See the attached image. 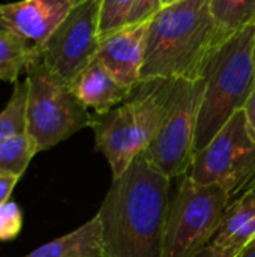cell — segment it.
<instances>
[{
    "label": "cell",
    "instance_id": "1",
    "mask_svg": "<svg viewBox=\"0 0 255 257\" xmlns=\"http://www.w3.org/2000/svg\"><path fill=\"white\" fill-rule=\"evenodd\" d=\"M171 179L146 157L113 178L98 211L104 257H164Z\"/></svg>",
    "mask_w": 255,
    "mask_h": 257
},
{
    "label": "cell",
    "instance_id": "2",
    "mask_svg": "<svg viewBox=\"0 0 255 257\" xmlns=\"http://www.w3.org/2000/svg\"><path fill=\"white\" fill-rule=\"evenodd\" d=\"M230 33L212 17L210 0H177L162 6L149 20L141 80L195 81L209 54Z\"/></svg>",
    "mask_w": 255,
    "mask_h": 257
},
{
    "label": "cell",
    "instance_id": "3",
    "mask_svg": "<svg viewBox=\"0 0 255 257\" xmlns=\"http://www.w3.org/2000/svg\"><path fill=\"white\" fill-rule=\"evenodd\" d=\"M201 98L194 149L201 151L242 110L255 89V23L227 36L209 54L200 75Z\"/></svg>",
    "mask_w": 255,
    "mask_h": 257
},
{
    "label": "cell",
    "instance_id": "4",
    "mask_svg": "<svg viewBox=\"0 0 255 257\" xmlns=\"http://www.w3.org/2000/svg\"><path fill=\"white\" fill-rule=\"evenodd\" d=\"M173 81L141 80L126 101L92 116L96 151L107 158L113 178H119L152 143L165 114Z\"/></svg>",
    "mask_w": 255,
    "mask_h": 257
},
{
    "label": "cell",
    "instance_id": "5",
    "mask_svg": "<svg viewBox=\"0 0 255 257\" xmlns=\"http://www.w3.org/2000/svg\"><path fill=\"white\" fill-rule=\"evenodd\" d=\"M29 84L26 133L36 151H48L83 128H90L92 116L71 84L54 75L42 62L39 50L27 65Z\"/></svg>",
    "mask_w": 255,
    "mask_h": 257
},
{
    "label": "cell",
    "instance_id": "6",
    "mask_svg": "<svg viewBox=\"0 0 255 257\" xmlns=\"http://www.w3.org/2000/svg\"><path fill=\"white\" fill-rule=\"evenodd\" d=\"M230 205L219 185H203L185 175L170 202L164 257H195L215 236Z\"/></svg>",
    "mask_w": 255,
    "mask_h": 257
},
{
    "label": "cell",
    "instance_id": "7",
    "mask_svg": "<svg viewBox=\"0 0 255 257\" xmlns=\"http://www.w3.org/2000/svg\"><path fill=\"white\" fill-rule=\"evenodd\" d=\"M200 98V78H176L158 133L143 152L146 160L170 179L188 175L192 166Z\"/></svg>",
    "mask_w": 255,
    "mask_h": 257
},
{
    "label": "cell",
    "instance_id": "8",
    "mask_svg": "<svg viewBox=\"0 0 255 257\" xmlns=\"http://www.w3.org/2000/svg\"><path fill=\"white\" fill-rule=\"evenodd\" d=\"M254 167L255 140L242 108L201 151L195 152L189 176L197 184L219 185L231 197Z\"/></svg>",
    "mask_w": 255,
    "mask_h": 257
},
{
    "label": "cell",
    "instance_id": "9",
    "mask_svg": "<svg viewBox=\"0 0 255 257\" xmlns=\"http://www.w3.org/2000/svg\"><path fill=\"white\" fill-rule=\"evenodd\" d=\"M101 0L77 5L50 38L38 45L45 66L60 80L72 84L78 74L96 57L99 48Z\"/></svg>",
    "mask_w": 255,
    "mask_h": 257
},
{
    "label": "cell",
    "instance_id": "10",
    "mask_svg": "<svg viewBox=\"0 0 255 257\" xmlns=\"http://www.w3.org/2000/svg\"><path fill=\"white\" fill-rule=\"evenodd\" d=\"M84 0H21L0 5V23L42 45L69 12Z\"/></svg>",
    "mask_w": 255,
    "mask_h": 257
},
{
    "label": "cell",
    "instance_id": "11",
    "mask_svg": "<svg viewBox=\"0 0 255 257\" xmlns=\"http://www.w3.org/2000/svg\"><path fill=\"white\" fill-rule=\"evenodd\" d=\"M147 26L149 20L126 24L99 42L96 59L125 86L132 87L141 80Z\"/></svg>",
    "mask_w": 255,
    "mask_h": 257
},
{
    "label": "cell",
    "instance_id": "12",
    "mask_svg": "<svg viewBox=\"0 0 255 257\" xmlns=\"http://www.w3.org/2000/svg\"><path fill=\"white\" fill-rule=\"evenodd\" d=\"M75 95L95 113H105L126 101L132 92L131 86L119 83L113 74L95 57L71 84Z\"/></svg>",
    "mask_w": 255,
    "mask_h": 257
},
{
    "label": "cell",
    "instance_id": "13",
    "mask_svg": "<svg viewBox=\"0 0 255 257\" xmlns=\"http://www.w3.org/2000/svg\"><path fill=\"white\" fill-rule=\"evenodd\" d=\"M24 257H104L102 226L98 214L77 230L38 247Z\"/></svg>",
    "mask_w": 255,
    "mask_h": 257
},
{
    "label": "cell",
    "instance_id": "14",
    "mask_svg": "<svg viewBox=\"0 0 255 257\" xmlns=\"http://www.w3.org/2000/svg\"><path fill=\"white\" fill-rule=\"evenodd\" d=\"M255 239V197L228 205L210 244L242 251Z\"/></svg>",
    "mask_w": 255,
    "mask_h": 257
},
{
    "label": "cell",
    "instance_id": "15",
    "mask_svg": "<svg viewBox=\"0 0 255 257\" xmlns=\"http://www.w3.org/2000/svg\"><path fill=\"white\" fill-rule=\"evenodd\" d=\"M38 45L0 23V80L17 81L35 57Z\"/></svg>",
    "mask_w": 255,
    "mask_h": 257
},
{
    "label": "cell",
    "instance_id": "16",
    "mask_svg": "<svg viewBox=\"0 0 255 257\" xmlns=\"http://www.w3.org/2000/svg\"><path fill=\"white\" fill-rule=\"evenodd\" d=\"M36 154V146L27 133L6 139L0 143V173L21 178Z\"/></svg>",
    "mask_w": 255,
    "mask_h": 257
},
{
    "label": "cell",
    "instance_id": "17",
    "mask_svg": "<svg viewBox=\"0 0 255 257\" xmlns=\"http://www.w3.org/2000/svg\"><path fill=\"white\" fill-rule=\"evenodd\" d=\"M215 21L227 33H234L255 23V0H210Z\"/></svg>",
    "mask_w": 255,
    "mask_h": 257
},
{
    "label": "cell",
    "instance_id": "18",
    "mask_svg": "<svg viewBox=\"0 0 255 257\" xmlns=\"http://www.w3.org/2000/svg\"><path fill=\"white\" fill-rule=\"evenodd\" d=\"M27 81H15L12 95L0 113V143L6 139L26 133V105H27Z\"/></svg>",
    "mask_w": 255,
    "mask_h": 257
},
{
    "label": "cell",
    "instance_id": "19",
    "mask_svg": "<svg viewBox=\"0 0 255 257\" xmlns=\"http://www.w3.org/2000/svg\"><path fill=\"white\" fill-rule=\"evenodd\" d=\"M134 3L135 0H101L99 39H104L126 26Z\"/></svg>",
    "mask_w": 255,
    "mask_h": 257
},
{
    "label": "cell",
    "instance_id": "20",
    "mask_svg": "<svg viewBox=\"0 0 255 257\" xmlns=\"http://www.w3.org/2000/svg\"><path fill=\"white\" fill-rule=\"evenodd\" d=\"M23 229V212L14 202L0 206V241L15 239Z\"/></svg>",
    "mask_w": 255,
    "mask_h": 257
},
{
    "label": "cell",
    "instance_id": "21",
    "mask_svg": "<svg viewBox=\"0 0 255 257\" xmlns=\"http://www.w3.org/2000/svg\"><path fill=\"white\" fill-rule=\"evenodd\" d=\"M164 0H135L126 24H138L150 20L161 8Z\"/></svg>",
    "mask_w": 255,
    "mask_h": 257
},
{
    "label": "cell",
    "instance_id": "22",
    "mask_svg": "<svg viewBox=\"0 0 255 257\" xmlns=\"http://www.w3.org/2000/svg\"><path fill=\"white\" fill-rule=\"evenodd\" d=\"M246 197H255V167L248 175V178L242 182V185L231 194L230 203L240 200V199H246Z\"/></svg>",
    "mask_w": 255,
    "mask_h": 257
},
{
    "label": "cell",
    "instance_id": "23",
    "mask_svg": "<svg viewBox=\"0 0 255 257\" xmlns=\"http://www.w3.org/2000/svg\"><path fill=\"white\" fill-rule=\"evenodd\" d=\"M18 181H20V178L15 175L0 173V206L8 202V199L11 197L14 187L17 185Z\"/></svg>",
    "mask_w": 255,
    "mask_h": 257
},
{
    "label": "cell",
    "instance_id": "24",
    "mask_svg": "<svg viewBox=\"0 0 255 257\" xmlns=\"http://www.w3.org/2000/svg\"><path fill=\"white\" fill-rule=\"evenodd\" d=\"M240 251L237 250H230V248H222L209 244L203 251H200L195 257H236Z\"/></svg>",
    "mask_w": 255,
    "mask_h": 257
},
{
    "label": "cell",
    "instance_id": "25",
    "mask_svg": "<svg viewBox=\"0 0 255 257\" xmlns=\"http://www.w3.org/2000/svg\"><path fill=\"white\" fill-rule=\"evenodd\" d=\"M243 111H245V116H246V120H248V128H249V133L251 136L254 137L255 140V89L254 92L251 93V96L248 98L245 107H243Z\"/></svg>",
    "mask_w": 255,
    "mask_h": 257
},
{
    "label": "cell",
    "instance_id": "26",
    "mask_svg": "<svg viewBox=\"0 0 255 257\" xmlns=\"http://www.w3.org/2000/svg\"><path fill=\"white\" fill-rule=\"evenodd\" d=\"M236 257H255V239L251 244H248Z\"/></svg>",
    "mask_w": 255,
    "mask_h": 257
},
{
    "label": "cell",
    "instance_id": "27",
    "mask_svg": "<svg viewBox=\"0 0 255 257\" xmlns=\"http://www.w3.org/2000/svg\"><path fill=\"white\" fill-rule=\"evenodd\" d=\"M170 3H171V0H164V2H162V6H165V5H170Z\"/></svg>",
    "mask_w": 255,
    "mask_h": 257
},
{
    "label": "cell",
    "instance_id": "28",
    "mask_svg": "<svg viewBox=\"0 0 255 257\" xmlns=\"http://www.w3.org/2000/svg\"><path fill=\"white\" fill-rule=\"evenodd\" d=\"M173 2H177V0H171V3H173Z\"/></svg>",
    "mask_w": 255,
    "mask_h": 257
}]
</instances>
